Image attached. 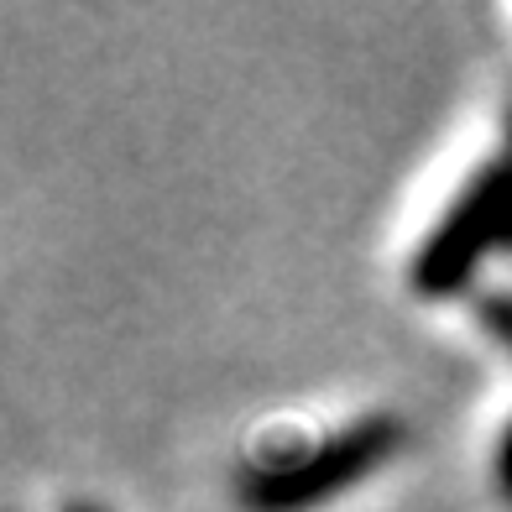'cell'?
<instances>
[{"instance_id":"cell-1","label":"cell","mask_w":512,"mask_h":512,"mask_svg":"<svg viewBox=\"0 0 512 512\" xmlns=\"http://www.w3.org/2000/svg\"><path fill=\"white\" fill-rule=\"evenodd\" d=\"M408 445L403 413H356L319 439H267L230 471L241 512H319L340 492L377 476Z\"/></svg>"},{"instance_id":"cell-2","label":"cell","mask_w":512,"mask_h":512,"mask_svg":"<svg viewBox=\"0 0 512 512\" xmlns=\"http://www.w3.org/2000/svg\"><path fill=\"white\" fill-rule=\"evenodd\" d=\"M512 251V100L502 115V136L471 178L450 194L439 220L408 251V288L418 298H455L471 293L486 256Z\"/></svg>"},{"instance_id":"cell-3","label":"cell","mask_w":512,"mask_h":512,"mask_svg":"<svg viewBox=\"0 0 512 512\" xmlns=\"http://www.w3.org/2000/svg\"><path fill=\"white\" fill-rule=\"evenodd\" d=\"M471 319L497 351L512 356V288H476L471 293Z\"/></svg>"},{"instance_id":"cell-4","label":"cell","mask_w":512,"mask_h":512,"mask_svg":"<svg viewBox=\"0 0 512 512\" xmlns=\"http://www.w3.org/2000/svg\"><path fill=\"white\" fill-rule=\"evenodd\" d=\"M486 465H492V492L512 507V413L502 418V429L492 434V460H486Z\"/></svg>"},{"instance_id":"cell-5","label":"cell","mask_w":512,"mask_h":512,"mask_svg":"<svg viewBox=\"0 0 512 512\" xmlns=\"http://www.w3.org/2000/svg\"><path fill=\"white\" fill-rule=\"evenodd\" d=\"M58 512H110V507H100L95 497H68V502H63Z\"/></svg>"}]
</instances>
